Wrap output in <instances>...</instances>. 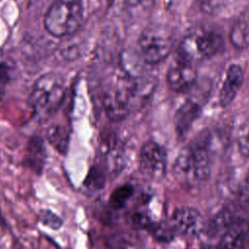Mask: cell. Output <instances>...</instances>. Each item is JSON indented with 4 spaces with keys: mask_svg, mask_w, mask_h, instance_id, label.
Masks as SVG:
<instances>
[{
    "mask_svg": "<svg viewBox=\"0 0 249 249\" xmlns=\"http://www.w3.org/2000/svg\"><path fill=\"white\" fill-rule=\"evenodd\" d=\"M232 44L239 49L246 48L249 45V28L243 22L236 23L231 33Z\"/></svg>",
    "mask_w": 249,
    "mask_h": 249,
    "instance_id": "obj_18",
    "label": "cell"
},
{
    "mask_svg": "<svg viewBox=\"0 0 249 249\" xmlns=\"http://www.w3.org/2000/svg\"><path fill=\"white\" fill-rule=\"evenodd\" d=\"M66 82L62 75L48 72L33 84L29 95V105L33 118L44 122L55 114L66 97Z\"/></svg>",
    "mask_w": 249,
    "mask_h": 249,
    "instance_id": "obj_2",
    "label": "cell"
},
{
    "mask_svg": "<svg viewBox=\"0 0 249 249\" xmlns=\"http://www.w3.org/2000/svg\"><path fill=\"white\" fill-rule=\"evenodd\" d=\"M137 94L136 81L125 75L118 78L103 95V107L107 117L113 122L124 120L129 113Z\"/></svg>",
    "mask_w": 249,
    "mask_h": 249,
    "instance_id": "obj_6",
    "label": "cell"
},
{
    "mask_svg": "<svg viewBox=\"0 0 249 249\" xmlns=\"http://www.w3.org/2000/svg\"><path fill=\"white\" fill-rule=\"evenodd\" d=\"M201 249H218V248L213 245H206V246H203Z\"/></svg>",
    "mask_w": 249,
    "mask_h": 249,
    "instance_id": "obj_24",
    "label": "cell"
},
{
    "mask_svg": "<svg viewBox=\"0 0 249 249\" xmlns=\"http://www.w3.org/2000/svg\"><path fill=\"white\" fill-rule=\"evenodd\" d=\"M213 155V136L208 130H204L177 157L174 164L177 178L189 185L203 183L210 176Z\"/></svg>",
    "mask_w": 249,
    "mask_h": 249,
    "instance_id": "obj_1",
    "label": "cell"
},
{
    "mask_svg": "<svg viewBox=\"0 0 249 249\" xmlns=\"http://www.w3.org/2000/svg\"><path fill=\"white\" fill-rule=\"evenodd\" d=\"M167 157L162 146L155 141L146 142L140 151L139 168L150 179H160L166 170Z\"/></svg>",
    "mask_w": 249,
    "mask_h": 249,
    "instance_id": "obj_7",
    "label": "cell"
},
{
    "mask_svg": "<svg viewBox=\"0 0 249 249\" xmlns=\"http://www.w3.org/2000/svg\"><path fill=\"white\" fill-rule=\"evenodd\" d=\"M241 217L243 216L236 208L232 206L225 207L210 220L206 227L207 233L212 237H220L232 223Z\"/></svg>",
    "mask_w": 249,
    "mask_h": 249,
    "instance_id": "obj_14",
    "label": "cell"
},
{
    "mask_svg": "<svg viewBox=\"0 0 249 249\" xmlns=\"http://www.w3.org/2000/svg\"><path fill=\"white\" fill-rule=\"evenodd\" d=\"M205 226L200 212L192 207L183 206L177 208L171 217V228L175 232L183 235L199 234Z\"/></svg>",
    "mask_w": 249,
    "mask_h": 249,
    "instance_id": "obj_9",
    "label": "cell"
},
{
    "mask_svg": "<svg viewBox=\"0 0 249 249\" xmlns=\"http://www.w3.org/2000/svg\"><path fill=\"white\" fill-rule=\"evenodd\" d=\"M246 186L248 187V190H249V170H248V173H247V177H246Z\"/></svg>",
    "mask_w": 249,
    "mask_h": 249,
    "instance_id": "obj_25",
    "label": "cell"
},
{
    "mask_svg": "<svg viewBox=\"0 0 249 249\" xmlns=\"http://www.w3.org/2000/svg\"><path fill=\"white\" fill-rule=\"evenodd\" d=\"M172 31L165 25L152 24L141 33L138 41L142 59L147 64L155 65L163 61L173 49Z\"/></svg>",
    "mask_w": 249,
    "mask_h": 249,
    "instance_id": "obj_5",
    "label": "cell"
},
{
    "mask_svg": "<svg viewBox=\"0 0 249 249\" xmlns=\"http://www.w3.org/2000/svg\"><path fill=\"white\" fill-rule=\"evenodd\" d=\"M221 249H248L249 221L241 217L232 223L220 236Z\"/></svg>",
    "mask_w": 249,
    "mask_h": 249,
    "instance_id": "obj_11",
    "label": "cell"
},
{
    "mask_svg": "<svg viewBox=\"0 0 249 249\" xmlns=\"http://www.w3.org/2000/svg\"><path fill=\"white\" fill-rule=\"evenodd\" d=\"M122 2L127 7H135L139 5L142 2V0H122Z\"/></svg>",
    "mask_w": 249,
    "mask_h": 249,
    "instance_id": "obj_23",
    "label": "cell"
},
{
    "mask_svg": "<svg viewBox=\"0 0 249 249\" xmlns=\"http://www.w3.org/2000/svg\"><path fill=\"white\" fill-rule=\"evenodd\" d=\"M47 160V149L42 136L33 134L29 137L23 156L22 164L36 175H41L44 171Z\"/></svg>",
    "mask_w": 249,
    "mask_h": 249,
    "instance_id": "obj_10",
    "label": "cell"
},
{
    "mask_svg": "<svg viewBox=\"0 0 249 249\" xmlns=\"http://www.w3.org/2000/svg\"><path fill=\"white\" fill-rule=\"evenodd\" d=\"M49 144L61 156H66L70 143V129L63 124H52L46 131Z\"/></svg>",
    "mask_w": 249,
    "mask_h": 249,
    "instance_id": "obj_15",
    "label": "cell"
},
{
    "mask_svg": "<svg viewBox=\"0 0 249 249\" xmlns=\"http://www.w3.org/2000/svg\"><path fill=\"white\" fill-rule=\"evenodd\" d=\"M237 144L242 156L249 157V125L241 129L237 138Z\"/></svg>",
    "mask_w": 249,
    "mask_h": 249,
    "instance_id": "obj_22",
    "label": "cell"
},
{
    "mask_svg": "<svg viewBox=\"0 0 249 249\" xmlns=\"http://www.w3.org/2000/svg\"><path fill=\"white\" fill-rule=\"evenodd\" d=\"M84 14L83 0H54L45 14V29L57 38L71 36L82 26Z\"/></svg>",
    "mask_w": 249,
    "mask_h": 249,
    "instance_id": "obj_3",
    "label": "cell"
},
{
    "mask_svg": "<svg viewBox=\"0 0 249 249\" xmlns=\"http://www.w3.org/2000/svg\"><path fill=\"white\" fill-rule=\"evenodd\" d=\"M223 37L215 30L196 27L190 30L179 45L180 57L194 64L208 59L223 47Z\"/></svg>",
    "mask_w": 249,
    "mask_h": 249,
    "instance_id": "obj_4",
    "label": "cell"
},
{
    "mask_svg": "<svg viewBox=\"0 0 249 249\" xmlns=\"http://www.w3.org/2000/svg\"><path fill=\"white\" fill-rule=\"evenodd\" d=\"M168 226V225H167ZM166 225L160 224V223H154L152 222L147 230L153 234L156 238L163 241L170 240L173 237V229L170 227H167Z\"/></svg>",
    "mask_w": 249,
    "mask_h": 249,
    "instance_id": "obj_20",
    "label": "cell"
},
{
    "mask_svg": "<svg viewBox=\"0 0 249 249\" xmlns=\"http://www.w3.org/2000/svg\"><path fill=\"white\" fill-rule=\"evenodd\" d=\"M105 182H106V174L104 169L100 165L95 164L89 168L84 180L83 185L87 190L95 192L103 189Z\"/></svg>",
    "mask_w": 249,
    "mask_h": 249,
    "instance_id": "obj_16",
    "label": "cell"
},
{
    "mask_svg": "<svg viewBox=\"0 0 249 249\" xmlns=\"http://www.w3.org/2000/svg\"><path fill=\"white\" fill-rule=\"evenodd\" d=\"M132 195H133V187L129 184H124L116 188L112 192L109 198L110 207L114 210L123 208Z\"/></svg>",
    "mask_w": 249,
    "mask_h": 249,
    "instance_id": "obj_17",
    "label": "cell"
},
{
    "mask_svg": "<svg viewBox=\"0 0 249 249\" xmlns=\"http://www.w3.org/2000/svg\"><path fill=\"white\" fill-rule=\"evenodd\" d=\"M12 80V68L7 62H0V100L6 94L8 86Z\"/></svg>",
    "mask_w": 249,
    "mask_h": 249,
    "instance_id": "obj_21",
    "label": "cell"
},
{
    "mask_svg": "<svg viewBox=\"0 0 249 249\" xmlns=\"http://www.w3.org/2000/svg\"><path fill=\"white\" fill-rule=\"evenodd\" d=\"M38 220L45 227L58 231L63 226V220L51 209H41L38 213Z\"/></svg>",
    "mask_w": 249,
    "mask_h": 249,
    "instance_id": "obj_19",
    "label": "cell"
},
{
    "mask_svg": "<svg viewBox=\"0 0 249 249\" xmlns=\"http://www.w3.org/2000/svg\"><path fill=\"white\" fill-rule=\"evenodd\" d=\"M201 112V105L195 99L186 100L176 111L174 124L179 135H185Z\"/></svg>",
    "mask_w": 249,
    "mask_h": 249,
    "instance_id": "obj_13",
    "label": "cell"
},
{
    "mask_svg": "<svg viewBox=\"0 0 249 249\" xmlns=\"http://www.w3.org/2000/svg\"><path fill=\"white\" fill-rule=\"evenodd\" d=\"M243 78V70L238 64H231L229 66L219 93V102L221 106L226 107L232 102L242 85Z\"/></svg>",
    "mask_w": 249,
    "mask_h": 249,
    "instance_id": "obj_12",
    "label": "cell"
},
{
    "mask_svg": "<svg viewBox=\"0 0 249 249\" xmlns=\"http://www.w3.org/2000/svg\"><path fill=\"white\" fill-rule=\"evenodd\" d=\"M196 79V65L181 57L174 60L166 72V82L169 89L177 92L191 89L195 86Z\"/></svg>",
    "mask_w": 249,
    "mask_h": 249,
    "instance_id": "obj_8",
    "label": "cell"
}]
</instances>
